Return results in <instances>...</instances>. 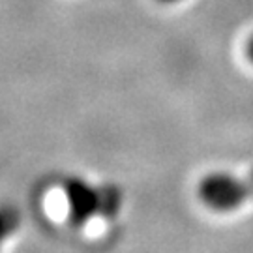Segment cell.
Instances as JSON below:
<instances>
[{
  "label": "cell",
  "instance_id": "obj_2",
  "mask_svg": "<svg viewBox=\"0 0 253 253\" xmlns=\"http://www.w3.org/2000/svg\"><path fill=\"white\" fill-rule=\"evenodd\" d=\"M199 195L207 207L217 212H229L236 210L248 197H252V190L248 180H240L235 174L212 172L199 184Z\"/></svg>",
  "mask_w": 253,
  "mask_h": 253
},
{
  "label": "cell",
  "instance_id": "obj_5",
  "mask_svg": "<svg viewBox=\"0 0 253 253\" xmlns=\"http://www.w3.org/2000/svg\"><path fill=\"white\" fill-rule=\"evenodd\" d=\"M248 184H250V190H252V197H253V172H252V176L248 178Z\"/></svg>",
  "mask_w": 253,
  "mask_h": 253
},
{
  "label": "cell",
  "instance_id": "obj_1",
  "mask_svg": "<svg viewBox=\"0 0 253 253\" xmlns=\"http://www.w3.org/2000/svg\"><path fill=\"white\" fill-rule=\"evenodd\" d=\"M68 212L75 223L96 216H113L120 207V193L113 188H98L88 182L73 180L66 186Z\"/></svg>",
  "mask_w": 253,
  "mask_h": 253
},
{
  "label": "cell",
  "instance_id": "obj_4",
  "mask_svg": "<svg viewBox=\"0 0 253 253\" xmlns=\"http://www.w3.org/2000/svg\"><path fill=\"white\" fill-rule=\"evenodd\" d=\"M248 53H250V58H252V62H253V38L250 40V45H248Z\"/></svg>",
  "mask_w": 253,
  "mask_h": 253
},
{
  "label": "cell",
  "instance_id": "obj_3",
  "mask_svg": "<svg viewBox=\"0 0 253 253\" xmlns=\"http://www.w3.org/2000/svg\"><path fill=\"white\" fill-rule=\"evenodd\" d=\"M19 223H21L19 210H15L13 207H8V205H2L0 207V246L17 231Z\"/></svg>",
  "mask_w": 253,
  "mask_h": 253
},
{
  "label": "cell",
  "instance_id": "obj_6",
  "mask_svg": "<svg viewBox=\"0 0 253 253\" xmlns=\"http://www.w3.org/2000/svg\"><path fill=\"white\" fill-rule=\"evenodd\" d=\"M163 4H174V2H180V0H160Z\"/></svg>",
  "mask_w": 253,
  "mask_h": 253
}]
</instances>
